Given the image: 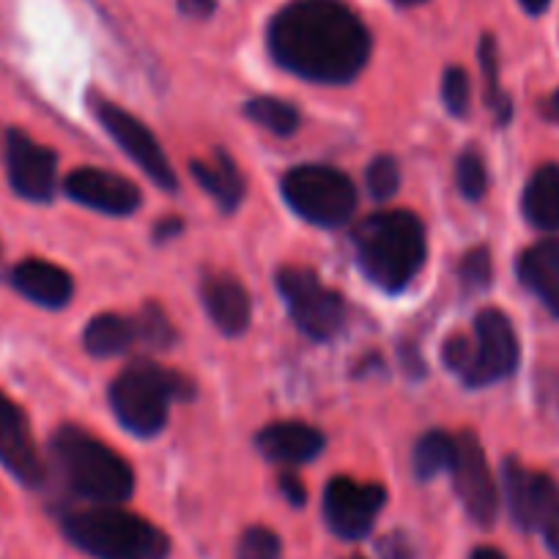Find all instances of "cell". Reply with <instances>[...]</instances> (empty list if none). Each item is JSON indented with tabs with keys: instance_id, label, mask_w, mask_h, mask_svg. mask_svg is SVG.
Returning <instances> with one entry per match:
<instances>
[{
	"instance_id": "1",
	"label": "cell",
	"mask_w": 559,
	"mask_h": 559,
	"mask_svg": "<svg viewBox=\"0 0 559 559\" xmlns=\"http://www.w3.org/2000/svg\"><path fill=\"white\" fill-rule=\"evenodd\" d=\"M269 50L297 78L341 85L368 63L370 34L341 0H294L269 23Z\"/></svg>"
},
{
	"instance_id": "2",
	"label": "cell",
	"mask_w": 559,
	"mask_h": 559,
	"mask_svg": "<svg viewBox=\"0 0 559 559\" xmlns=\"http://www.w3.org/2000/svg\"><path fill=\"white\" fill-rule=\"evenodd\" d=\"M362 272L384 292H403L426 263V228L412 212H379L354 234Z\"/></svg>"
},
{
	"instance_id": "3",
	"label": "cell",
	"mask_w": 559,
	"mask_h": 559,
	"mask_svg": "<svg viewBox=\"0 0 559 559\" xmlns=\"http://www.w3.org/2000/svg\"><path fill=\"white\" fill-rule=\"evenodd\" d=\"M63 535L94 559H168L170 540L159 526L118 504H96L63 519Z\"/></svg>"
},
{
	"instance_id": "4",
	"label": "cell",
	"mask_w": 559,
	"mask_h": 559,
	"mask_svg": "<svg viewBox=\"0 0 559 559\" xmlns=\"http://www.w3.org/2000/svg\"><path fill=\"white\" fill-rule=\"evenodd\" d=\"M52 455L78 497L94 504H121L132 497V466L112 448L78 426L58 428Z\"/></svg>"
},
{
	"instance_id": "5",
	"label": "cell",
	"mask_w": 559,
	"mask_h": 559,
	"mask_svg": "<svg viewBox=\"0 0 559 559\" xmlns=\"http://www.w3.org/2000/svg\"><path fill=\"white\" fill-rule=\"evenodd\" d=\"M192 395V384L157 362H134L112 381L110 406L118 423L138 437H157L168 423L170 401Z\"/></svg>"
},
{
	"instance_id": "6",
	"label": "cell",
	"mask_w": 559,
	"mask_h": 559,
	"mask_svg": "<svg viewBox=\"0 0 559 559\" xmlns=\"http://www.w3.org/2000/svg\"><path fill=\"white\" fill-rule=\"evenodd\" d=\"M283 198L302 219L337 228L357 209V192L348 176L326 165H302L283 176Z\"/></svg>"
},
{
	"instance_id": "7",
	"label": "cell",
	"mask_w": 559,
	"mask_h": 559,
	"mask_svg": "<svg viewBox=\"0 0 559 559\" xmlns=\"http://www.w3.org/2000/svg\"><path fill=\"white\" fill-rule=\"evenodd\" d=\"M277 288L286 297L292 319L313 341H332L346 324V302L337 292L321 286L308 266H283L277 272Z\"/></svg>"
},
{
	"instance_id": "8",
	"label": "cell",
	"mask_w": 559,
	"mask_h": 559,
	"mask_svg": "<svg viewBox=\"0 0 559 559\" xmlns=\"http://www.w3.org/2000/svg\"><path fill=\"white\" fill-rule=\"evenodd\" d=\"M504 491L513 521L526 532H540L559 557V486L548 475L530 472L515 459L504 461Z\"/></svg>"
},
{
	"instance_id": "9",
	"label": "cell",
	"mask_w": 559,
	"mask_h": 559,
	"mask_svg": "<svg viewBox=\"0 0 559 559\" xmlns=\"http://www.w3.org/2000/svg\"><path fill=\"white\" fill-rule=\"evenodd\" d=\"M519 365V337L508 316L497 308H486L475 319V337L469 341V362H466V386H486L510 376Z\"/></svg>"
},
{
	"instance_id": "10",
	"label": "cell",
	"mask_w": 559,
	"mask_h": 559,
	"mask_svg": "<svg viewBox=\"0 0 559 559\" xmlns=\"http://www.w3.org/2000/svg\"><path fill=\"white\" fill-rule=\"evenodd\" d=\"M450 475H453V488L469 519L486 530L493 526L499 513V488L493 483L491 466H488L483 444L475 433L466 431L455 437V459L450 466Z\"/></svg>"
},
{
	"instance_id": "11",
	"label": "cell",
	"mask_w": 559,
	"mask_h": 559,
	"mask_svg": "<svg viewBox=\"0 0 559 559\" xmlns=\"http://www.w3.org/2000/svg\"><path fill=\"white\" fill-rule=\"evenodd\" d=\"M96 118H99L102 127L107 129V134L116 140L118 148H121V152L127 154V157L132 159L159 190H176L179 181H176L174 168H170L168 157H165L163 146L157 143L152 129L143 127L132 112L121 110V107L112 105V102H99V105H96Z\"/></svg>"
},
{
	"instance_id": "12",
	"label": "cell",
	"mask_w": 559,
	"mask_h": 559,
	"mask_svg": "<svg viewBox=\"0 0 559 559\" xmlns=\"http://www.w3.org/2000/svg\"><path fill=\"white\" fill-rule=\"evenodd\" d=\"M386 491L379 483H357L352 477H335L324 491L326 526L343 540H359L373 530Z\"/></svg>"
},
{
	"instance_id": "13",
	"label": "cell",
	"mask_w": 559,
	"mask_h": 559,
	"mask_svg": "<svg viewBox=\"0 0 559 559\" xmlns=\"http://www.w3.org/2000/svg\"><path fill=\"white\" fill-rule=\"evenodd\" d=\"M0 464L7 466L23 486L45 483V464L36 450L28 417L3 392H0Z\"/></svg>"
},
{
	"instance_id": "14",
	"label": "cell",
	"mask_w": 559,
	"mask_h": 559,
	"mask_svg": "<svg viewBox=\"0 0 559 559\" xmlns=\"http://www.w3.org/2000/svg\"><path fill=\"white\" fill-rule=\"evenodd\" d=\"M9 181L14 192L28 201H50L56 192V154L39 146L28 134L9 132L7 143Z\"/></svg>"
},
{
	"instance_id": "15",
	"label": "cell",
	"mask_w": 559,
	"mask_h": 559,
	"mask_svg": "<svg viewBox=\"0 0 559 559\" xmlns=\"http://www.w3.org/2000/svg\"><path fill=\"white\" fill-rule=\"evenodd\" d=\"M63 190L72 201L94 209V212L110 214V217H127L140 206V190L123 176L99 168H78L67 176Z\"/></svg>"
},
{
	"instance_id": "16",
	"label": "cell",
	"mask_w": 559,
	"mask_h": 559,
	"mask_svg": "<svg viewBox=\"0 0 559 559\" xmlns=\"http://www.w3.org/2000/svg\"><path fill=\"white\" fill-rule=\"evenodd\" d=\"M203 308H206L209 319L214 321L219 332L225 335H241L250 324L252 305L250 294L241 286L239 280L230 274H209L201 286Z\"/></svg>"
},
{
	"instance_id": "17",
	"label": "cell",
	"mask_w": 559,
	"mask_h": 559,
	"mask_svg": "<svg viewBox=\"0 0 559 559\" xmlns=\"http://www.w3.org/2000/svg\"><path fill=\"white\" fill-rule=\"evenodd\" d=\"M255 444L274 464L299 466L313 461L326 442L319 428L288 419V423H274V426L263 428L255 437Z\"/></svg>"
},
{
	"instance_id": "18",
	"label": "cell",
	"mask_w": 559,
	"mask_h": 559,
	"mask_svg": "<svg viewBox=\"0 0 559 559\" xmlns=\"http://www.w3.org/2000/svg\"><path fill=\"white\" fill-rule=\"evenodd\" d=\"M12 283L23 297L45 308H63L72 299L74 283L67 269L56 266L41 258H28L17 263L12 272Z\"/></svg>"
},
{
	"instance_id": "19",
	"label": "cell",
	"mask_w": 559,
	"mask_h": 559,
	"mask_svg": "<svg viewBox=\"0 0 559 559\" xmlns=\"http://www.w3.org/2000/svg\"><path fill=\"white\" fill-rule=\"evenodd\" d=\"M519 277L554 316H559V241H540L519 258Z\"/></svg>"
},
{
	"instance_id": "20",
	"label": "cell",
	"mask_w": 559,
	"mask_h": 559,
	"mask_svg": "<svg viewBox=\"0 0 559 559\" xmlns=\"http://www.w3.org/2000/svg\"><path fill=\"white\" fill-rule=\"evenodd\" d=\"M190 168L192 176L198 179V185L223 206V212L239 209L241 198H245V179H241L236 163L223 152V148H214L209 159H195Z\"/></svg>"
},
{
	"instance_id": "21",
	"label": "cell",
	"mask_w": 559,
	"mask_h": 559,
	"mask_svg": "<svg viewBox=\"0 0 559 559\" xmlns=\"http://www.w3.org/2000/svg\"><path fill=\"white\" fill-rule=\"evenodd\" d=\"M524 214L535 228H559V165L535 170L524 190Z\"/></svg>"
},
{
	"instance_id": "22",
	"label": "cell",
	"mask_w": 559,
	"mask_h": 559,
	"mask_svg": "<svg viewBox=\"0 0 559 559\" xmlns=\"http://www.w3.org/2000/svg\"><path fill=\"white\" fill-rule=\"evenodd\" d=\"M138 341V324L116 313H102L91 319L83 335L85 352L94 357H118V354H127Z\"/></svg>"
},
{
	"instance_id": "23",
	"label": "cell",
	"mask_w": 559,
	"mask_h": 559,
	"mask_svg": "<svg viewBox=\"0 0 559 559\" xmlns=\"http://www.w3.org/2000/svg\"><path fill=\"white\" fill-rule=\"evenodd\" d=\"M455 459V437L444 431H428L426 437L419 439L414 444V455H412V466H414V475L419 480H431L437 477L439 472L453 466Z\"/></svg>"
},
{
	"instance_id": "24",
	"label": "cell",
	"mask_w": 559,
	"mask_h": 559,
	"mask_svg": "<svg viewBox=\"0 0 559 559\" xmlns=\"http://www.w3.org/2000/svg\"><path fill=\"white\" fill-rule=\"evenodd\" d=\"M245 112L247 118H252V121L258 123V127H263L272 134H280V138H288V134L297 132L299 127L297 107L277 99V96H255V99L247 102Z\"/></svg>"
},
{
	"instance_id": "25",
	"label": "cell",
	"mask_w": 559,
	"mask_h": 559,
	"mask_svg": "<svg viewBox=\"0 0 559 559\" xmlns=\"http://www.w3.org/2000/svg\"><path fill=\"white\" fill-rule=\"evenodd\" d=\"M455 181L464 198L469 201H480L488 190V174H486V159L477 148H466L455 163Z\"/></svg>"
},
{
	"instance_id": "26",
	"label": "cell",
	"mask_w": 559,
	"mask_h": 559,
	"mask_svg": "<svg viewBox=\"0 0 559 559\" xmlns=\"http://www.w3.org/2000/svg\"><path fill=\"white\" fill-rule=\"evenodd\" d=\"M480 63H483V74H486L488 105L497 110L499 121H508V118H510V99L502 94V88H499V58H497V45H493L491 36H483Z\"/></svg>"
},
{
	"instance_id": "27",
	"label": "cell",
	"mask_w": 559,
	"mask_h": 559,
	"mask_svg": "<svg viewBox=\"0 0 559 559\" xmlns=\"http://www.w3.org/2000/svg\"><path fill=\"white\" fill-rule=\"evenodd\" d=\"M283 557V543L269 526H250L239 537L236 559H280Z\"/></svg>"
},
{
	"instance_id": "28",
	"label": "cell",
	"mask_w": 559,
	"mask_h": 559,
	"mask_svg": "<svg viewBox=\"0 0 559 559\" xmlns=\"http://www.w3.org/2000/svg\"><path fill=\"white\" fill-rule=\"evenodd\" d=\"M459 277L461 286L469 294L491 286V252H488V247H475V250L466 252L459 266Z\"/></svg>"
},
{
	"instance_id": "29",
	"label": "cell",
	"mask_w": 559,
	"mask_h": 559,
	"mask_svg": "<svg viewBox=\"0 0 559 559\" xmlns=\"http://www.w3.org/2000/svg\"><path fill=\"white\" fill-rule=\"evenodd\" d=\"M365 181H368V190L376 201H390L397 192V185H401V170H397V163L392 157H376L368 165Z\"/></svg>"
},
{
	"instance_id": "30",
	"label": "cell",
	"mask_w": 559,
	"mask_h": 559,
	"mask_svg": "<svg viewBox=\"0 0 559 559\" xmlns=\"http://www.w3.org/2000/svg\"><path fill=\"white\" fill-rule=\"evenodd\" d=\"M134 324H138V337L146 341L148 346L168 348L174 343V326H170V321L165 319V313L157 305H146Z\"/></svg>"
},
{
	"instance_id": "31",
	"label": "cell",
	"mask_w": 559,
	"mask_h": 559,
	"mask_svg": "<svg viewBox=\"0 0 559 559\" xmlns=\"http://www.w3.org/2000/svg\"><path fill=\"white\" fill-rule=\"evenodd\" d=\"M469 74L461 67L448 69L442 83V99L444 105H448V110L453 112V116L464 118L466 112H469Z\"/></svg>"
},
{
	"instance_id": "32",
	"label": "cell",
	"mask_w": 559,
	"mask_h": 559,
	"mask_svg": "<svg viewBox=\"0 0 559 559\" xmlns=\"http://www.w3.org/2000/svg\"><path fill=\"white\" fill-rule=\"evenodd\" d=\"M179 9L187 17L206 20L209 14H214V9H217V0H179Z\"/></svg>"
},
{
	"instance_id": "33",
	"label": "cell",
	"mask_w": 559,
	"mask_h": 559,
	"mask_svg": "<svg viewBox=\"0 0 559 559\" xmlns=\"http://www.w3.org/2000/svg\"><path fill=\"white\" fill-rule=\"evenodd\" d=\"M280 488H283V493H286L294 504H305V486L299 483V477L283 475L280 477Z\"/></svg>"
},
{
	"instance_id": "34",
	"label": "cell",
	"mask_w": 559,
	"mask_h": 559,
	"mask_svg": "<svg viewBox=\"0 0 559 559\" xmlns=\"http://www.w3.org/2000/svg\"><path fill=\"white\" fill-rule=\"evenodd\" d=\"M179 228H181L179 219H165V223L157 225V239H168V236H174Z\"/></svg>"
},
{
	"instance_id": "35",
	"label": "cell",
	"mask_w": 559,
	"mask_h": 559,
	"mask_svg": "<svg viewBox=\"0 0 559 559\" xmlns=\"http://www.w3.org/2000/svg\"><path fill=\"white\" fill-rule=\"evenodd\" d=\"M548 3H551V0H521V7H524L530 14L546 12Z\"/></svg>"
},
{
	"instance_id": "36",
	"label": "cell",
	"mask_w": 559,
	"mask_h": 559,
	"mask_svg": "<svg viewBox=\"0 0 559 559\" xmlns=\"http://www.w3.org/2000/svg\"><path fill=\"white\" fill-rule=\"evenodd\" d=\"M469 559H504V554L497 548H477Z\"/></svg>"
},
{
	"instance_id": "37",
	"label": "cell",
	"mask_w": 559,
	"mask_h": 559,
	"mask_svg": "<svg viewBox=\"0 0 559 559\" xmlns=\"http://www.w3.org/2000/svg\"><path fill=\"white\" fill-rule=\"evenodd\" d=\"M546 112H548V118H551V121H557V123H559V91H557V94L551 96V99H548Z\"/></svg>"
},
{
	"instance_id": "38",
	"label": "cell",
	"mask_w": 559,
	"mask_h": 559,
	"mask_svg": "<svg viewBox=\"0 0 559 559\" xmlns=\"http://www.w3.org/2000/svg\"><path fill=\"white\" fill-rule=\"evenodd\" d=\"M397 7H417V3H426V0H392Z\"/></svg>"
},
{
	"instance_id": "39",
	"label": "cell",
	"mask_w": 559,
	"mask_h": 559,
	"mask_svg": "<svg viewBox=\"0 0 559 559\" xmlns=\"http://www.w3.org/2000/svg\"><path fill=\"white\" fill-rule=\"evenodd\" d=\"M0 252H3V247H0Z\"/></svg>"
}]
</instances>
